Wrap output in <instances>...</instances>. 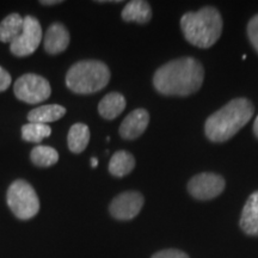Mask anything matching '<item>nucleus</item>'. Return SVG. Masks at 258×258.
<instances>
[{
  "mask_svg": "<svg viewBox=\"0 0 258 258\" xmlns=\"http://www.w3.org/2000/svg\"><path fill=\"white\" fill-rule=\"evenodd\" d=\"M205 79V70L194 57H180L157 70L153 85L161 95L189 96L199 91Z\"/></svg>",
  "mask_w": 258,
  "mask_h": 258,
  "instance_id": "nucleus-1",
  "label": "nucleus"
},
{
  "mask_svg": "<svg viewBox=\"0 0 258 258\" xmlns=\"http://www.w3.org/2000/svg\"><path fill=\"white\" fill-rule=\"evenodd\" d=\"M254 108L249 99H232L209 116L205 124V133L213 143H224L234 137L253 116Z\"/></svg>",
  "mask_w": 258,
  "mask_h": 258,
  "instance_id": "nucleus-2",
  "label": "nucleus"
},
{
  "mask_svg": "<svg viewBox=\"0 0 258 258\" xmlns=\"http://www.w3.org/2000/svg\"><path fill=\"white\" fill-rule=\"evenodd\" d=\"M185 40L199 48H211L221 36L222 18L213 6H205L196 12H186L180 19Z\"/></svg>",
  "mask_w": 258,
  "mask_h": 258,
  "instance_id": "nucleus-3",
  "label": "nucleus"
},
{
  "mask_svg": "<svg viewBox=\"0 0 258 258\" xmlns=\"http://www.w3.org/2000/svg\"><path fill=\"white\" fill-rule=\"evenodd\" d=\"M110 80V70L98 60H83L74 63L66 74V86L78 95L101 91Z\"/></svg>",
  "mask_w": 258,
  "mask_h": 258,
  "instance_id": "nucleus-4",
  "label": "nucleus"
},
{
  "mask_svg": "<svg viewBox=\"0 0 258 258\" xmlns=\"http://www.w3.org/2000/svg\"><path fill=\"white\" fill-rule=\"evenodd\" d=\"M6 202L19 220H29L40 211V200L35 189L27 180L17 179L9 186Z\"/></svg>",
  "mask_w": 258,
  "mask_h": 258,
  "instance_id": "nucleus-5",
  "label": "nucleus"
},
{
  "mask_svg": "<svg viewBox=\"0 0 258 258\" xmlns=\"http://www.w3.org/2000/svg\"><path fill=\"white\" fill-rule=\"evenodd\" d=\"M15 96L28 104H37L50 97L51 88L46 78L35 73L23 74L14 86Z\"/></svg>",
  "mask_w": 258,
  "mask_h": 258,
  "instance_id": "nucleus-6",
  "label": "nucleus"
},
{
  "mask_svg": "<svg viewBox=\"0 0 258 258\" xmlns=\"http://www.w3.org/2000/svg\"><path fill=\"white\" fill-rule=\"evenodd\" d=\"M43 32L40 22L32 16L24 17L22 34L10 44V49L15 56L25 57L35 53L40 46Z\"/></svg>",
  "mask_w": 258,
  "mask_h": 258,
  "instance_id": "nucleus-7",
  "label": "nucleus"
},
{
  "mask_svg": "<svg viewBox=\"0 0 258 258\" xmlns=\"http://www.w3.org/2000/svg\"><path fill=\"white\" fill-rule=\"evenodd\" d=\"M225 179L217 173L203 172L194 176L188 183V191L194 199L207 201L215 199L224 191Z\"/></svg>",
  "mask_w": 258,
  "mask_h": 258,
  "instance_id": "nucleus-8",
  "label": "nucleus"
},
{
  "mask_svg": "<svg viewBox=\"0 0 258 258\" xmlns=\"http://www.w3.org/2000/svg\"><path fill=\"white\" fill-rule=\"evenodd\" d=\"M144 202L143 194L139 191H124L112 200L109 206V212L116 220H132L143 209Z\"/></svg>",
  "mask_w": 258,
  "mask_h": 258,
  "instance_id": "nucleus-9",
  "label": "nucleus"
},
{
  "mask_svg": "<svg viewBox=\"0 0 258 258\" xmlns=\"http://www.w3.org/2000/svg\"><path fill=\"white\" fill-rule=\"evenodd\" d=\"M150 123V114L145 109H137L128 114L120 125V135L125 140H134L143 135Z\"/></svg>",
  "mask_w": 258,
  "mask_h": 258,
  "instance_id": "nucleus-10",
  "label": "nucleus"
},
{
  "mask_svg": "<svg viewBox=\"0 0 258 258\" xmlns=\"http://www.w3.org/2000/svg\"><path fill=\"white\" fill-rule=\"evenodd\" d=\"M70 44V32L61 23H53L43 36L44 50L51 55L62 53Z\"/></svg>",
  "mask_w": 258,
  "mask_h": 258,
  "instance_id": "nucleus-11",
  "label": "nucleus"
},
{
  "mask_svg": "<svg viewBox=\"0 0 258 258\" xmlns=\"http://www.w3.org/2000/svg\"><path fill=\"white\" fill-rule=\"evenodd\" d=\"M239 226L244 233L258 237V190L251 194L245 202Z\"/></svg>",
  "mask_w": 258,
  "mask_h": 258,
  "instance_id": "nucleus-12",
  "label": "nucleus"
},
{
  "mask_svg": "<svg viewBox=\"0 0 258 258\" xmlns=\"http://www.w3.org/2000/svg\"><path fill=\"white\" fill-rule=\"evenodd\" d=\"M121 17L125 22H137L140 24H146L152 18V9L147 2L144 0H133L127 3L122 10Z\"/></svg>",
  "mask_w": 258,
  "mask_h": 258,
  "instance_id": "nucleus-13",
  "label": "nucleus"
},
{
  "mask_svg": "<svg viewBox=\"0 0 258 258\" xmlns=\"http://www.w3.org/2000/svg\"><path fill=\"white\" fill-rule=\"evenodd\" d=\"M125 108V98L118 92H110L99 102L98 112L105 120H114Z\"/></svg>",
  "mask_w": 258,
  "mask_h": 258,
  "instance_id": "nucleus-14",
  "label": "nucleus"
},
{
  "mask_svg": "<svg viewBox=\"0 0 258 258\" xmlns=\"http://www.w3.org/2000/svg\"><path fill=\"white\" fill-rule=\"evenodd\" d=\"M66 114V109L59 104L42 105L34 109L28 114V120L31 123L48 124L50 122L60 120Z\"/></svg>",
  "mask_w": 258,
  "mask_h": 258,
  "instance_id": "nucleus-15",
  "label": "nucleus"
},
{
  "mask_svg": "<svg viewBox=\"0 0 258 258\" xmlns=\"http://www.w3.org/2000/svg\"><path fill=\"white\" fill-rule=\"evenodd\" d=\"M135 167V158L127 151H117L109 161V172L115 177H124Z\"/></svg>",
  "mask_w": 258,
  "mask_h": 258,
  "instance_id": "nucleus-16",
  "label": "nucleus"
},
{
  "mask_svg": "<svg viewBox=\"0 0 258 258\" xmlns=\"http://www.w3.org/2000/svg\"><path fill=\"white\" fill-rule=\"evenodd\" d=\"M24 18L18 14H11L0 23V41L11 44L23 30Z\"/></svg>",
  "mask_w": 258,
  "mask_h": 258,
  "instance_id": "nucleus-17",
  "label": "nucleus"
},
{
  "mask_svg": "<svg viewBox=\"0 0 258 258\" xmlns=\"http://www.w3.org/2000/svg\"><path fill=\"white\" fill-rule=\"evenodd\" d=\"M90 141V129L84 123H76L70 128L67 144L71 152L82 153L88 147Z\"/></svg>",
  "mask_w": 258,
  "mask_h": 258,
  "instance_id": "nucleus-18",
  "label": "nucleus"
},
{
  "mask_svg": "<svg viewBox=\"0 0 258 258\" xmlns=\"http://www.w3.org/2000/svg\"><path fill=\"white\" fill-rule=\"evenodd\" d=\"M32 164L40 167H49L59 161V153L55 148L50 146H36L30 153Z\"/></svg>",
  "mask_w": 258,
  "mask_h": 258,
  "instance_id": "nucleus-19",
  "label": "nucleus"
},
{
  "mask_svg": "<svg viewBox=\"0 0 258 258\" xmlns=\"http://www.w3.org/2000/svg\"><path fill=\"white\" fill-rule=\"evenodd\" d=\"M51 128L43 123H29L22 127V138L24 141L34 144H40L43 139L50 137Z\"/></svg>",
  "mask_w": 258,
  "mask_h": 258,
  "instance_id": "nucleus-20",
  "label": "nucleus"
},
{
  "mask_svg": "<svg viewBox=\"0 0 258 258\" xmlns=\"http://www.w3.org/2000/svg\"><path fill=\"white\" fill-rule=\"evenodd\" d=\"M247 36L254 49L258 53V15L253 16L247 24Z\"/></svg>",
  "mask_w": 258,
  "mask_h": 258,
  "instance_id": "nucleus-21",
  "label": "nucleus"
},
{
  "mask_svg": "<svg viewBox=\"0 0 258 258\" xmlns=\"http://www.w3.org/2000/svg\"><path fill=\"white\" fill-rule=\"evenodd\" d=\"M151 258H190L188 254L183 251L177 249H166L158 251Z\"/></svg>",
  "mask_w": 258,
  "mask_h": 258,
  "instance_id": "nucleus-22",
  "label": "nucleus"
},
{
  "mask_svg": "<svg viewBox=\"0 0 258 258\" xmlns=\"http://www.w3.org/2000/svg\"><path fill=\"white\" fill-rule=\"evenodd\" d=\"M10 84H11V76L6 70L0 66V92H4L9 89Z\"/></svg>",
  "mask_w": 258,
  "mask_h": 258,
  "instance_id": "nucleus-23",
  "label": "nucleus"
},
{
  "mask_svg": "<svg viewBox=\"0 0 258 258\" xmlns=\"http://www.w3.org/2000/svg\"><path fill=\"white\" fill-rule=\"evenodd\" d=\"M41 4L43 5H57V4H61V0H42V2H40Z\"/></svg>",
  "mask_w": 258,
  "mask_h": 258,
  "instance_id": "nucleus-24",
  "label": "nucleus"
},
{
  "mask_svg": "<svg viewBox=\"0 0 258 258\" xmlns=\"http://www.w3.org/2000/svg\"><path fill=\"white\" fill-rule=\"evenodd\" d=\"M253 133L258 138V116L256 117V120H254V123H253Z\"/></svg>",
  "mask_w": 258,
  "mask_h": 258,
  "instance_id": "nucleus-25",
  "label": "nucleus"
},
{
  "mask_svg": "<svg viewBox=\"0 0 258 258\" xmlns=\"http://www.w3.org/2000/svg\"><path fill=\"white\" fill-rule=\"evenodd\" d=\"M91 166L92 167L98 166V159H97V158H95V157L91 158Z\"/></svg>",
  "mask_w": 258,
  "mask_h": 258,
  "instance_id": "nucleus-26",
  "label": "nucleus"
}]
</instances>
